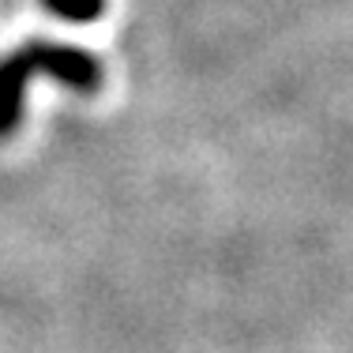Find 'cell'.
<instances>
[{
    "instance_id": "obj_1",
    "label": "cell",
    "mask_w": 353,
    "mask_h": 353,
    "mask_svg": "<svg viewBox=\"0 0 353 353\" xmlns=\"http://www.w3.org/2000/svg\"><path fill=\"white\" fill-rule=\"evenodd\" d=\"M30 72L49 75L53 83L75 90V94H98L105 83V68L94 53L79 46H64V41H30L23 46Z\"/></svg>"
},
{
    "instance_id": "obj_2",
    "label": "cell",
    "mask_w": 353,
    "mask_h": 353,
    "mask_svg": "<svg viewBox=\"0 0 353 353\" xmlns=\"http://www.w3.org/2000/svg\"><path fill=\"white\" fill-rule=\"evenodd\" d=\"M30 64L23 49L0 57V139L15 136L23 121V105H27V83H30Z\"/></svg>"
},
{
    "instance_id": "obj_3",
    "label": "cell",
    "mask_w": 353,
    "mask_h": 353,
    "mask_svg": "<svg viewBox=\"0 0 353 353\" xmlns=\"http://www.w3.org/2000/svg\"><path fill=\"white\" fill-rule=\"evenodd\" d=\"M41 8L64 23H94L105 15V0H41Z\"/></svg>"
}]
</instances>
